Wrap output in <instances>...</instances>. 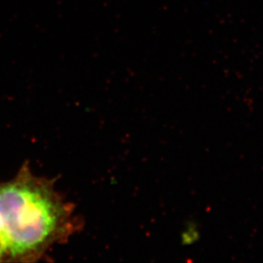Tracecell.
Here are the masks:
<instances>
[{"label":"cell","mask_w":263,"mask_h":263,"mask_svg":"<svg viewBox=\"0 0 263 263\" xmlns=\"http://www.w3.org/2000/svg\"><path fill=\"white\" fill-rule=\"evenodd\" d=\"M0 225L10 261H19L40 258L74 229L72 209L27 167L0 183Z\"/></svg>","instance_id":"obj_1"},{"label":"cell","mask_w":263,"mask_h":263,"mask_svg":"<svg viewBox=\"0 0 263 263\" xmlns=\"http://www.w3.org/2000/svg\"><path fill=\"white\" fill-rule=\"evenodd\" d=\"M181 243L184 246H191L199 240V232L197 223L194 221H189L185 226L181 235Z\"/></svg>","instance_id":"obj_2"},{"label":"cell","mask_w":263,"mask_h":263,"mask_svg":"<svg viewBox=\"0 0 263 263\" xmlns=\"http://www.w3.org/2000/svg\"><path fill=\"white\" fill-rule=\"evenodd\" d=\"M9 261V251L0 225V261Z\"/></svg>","instance_id":"obj_3"}]
</instances>
